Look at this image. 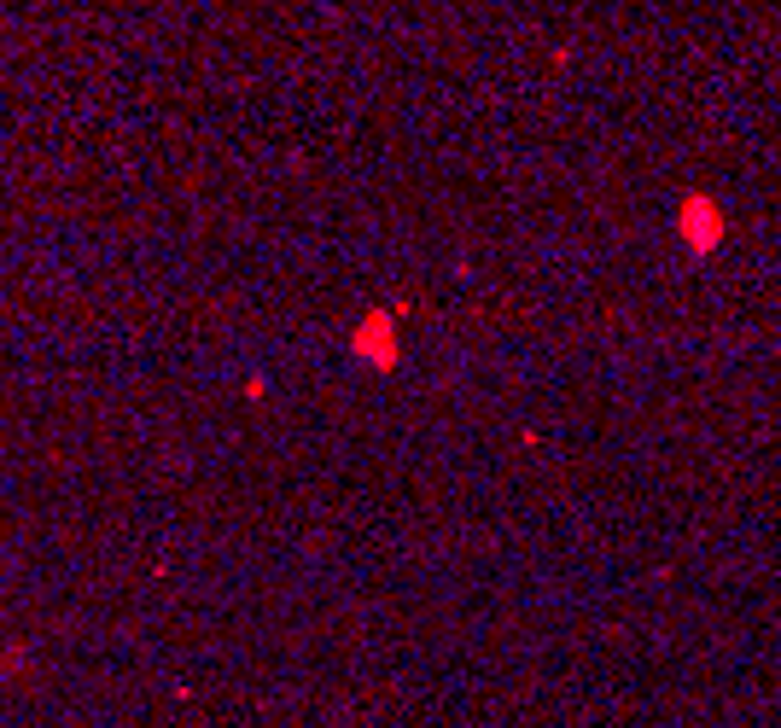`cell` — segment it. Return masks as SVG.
Segmentation results:
<instances>
[{
  "label": "cell",
  "mask_w": 781,
  "mask_h": 728,
  "mask_svg": "<svg viewBox=\"0 0 781 728\" xmlns=\"http://www.w3.org/2000/svg\"><path fill=\"white\" fill-rule=\"evenodd\" d=\"M682 233H688L694 251H706V245H717V233H723V216H717L706 199H688V210H682Z\"/></svg>",
  "instance_id": "6da1fadb"
}]
</instances>
